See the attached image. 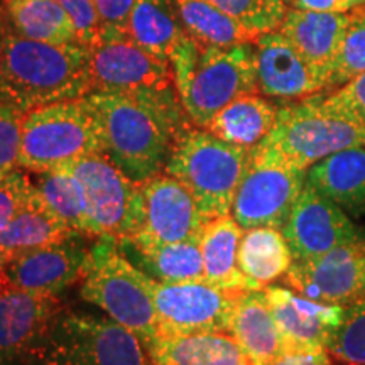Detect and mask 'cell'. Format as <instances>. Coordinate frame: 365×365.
Listing matches in <instances>:
<instances>
[{
  "mask_svg": "<svg viewBox=\"0 0 365 365\" xmlns=\"http://www.w3.org/2000/svg\"><path fill=\"white\" fill-rule=\"evenodd\" d=\"M86 239L91 237L76 234L7 259L0 264L4 289L58 296L81 282L91 249Z\"/></svg>",
  "mask_w": 365,
  "mask_h": 365,
  "instance_id": "cell-12",
  "label": "cell"
},
{
  "mask_svg": "<svg viewBox=\"0 0 365 365\" xmlns=\"http://www.w3.org/2000/svg\"><path fill=\"white\" fill-rule=\"evenodd\" d=\"M118 249L135 267L161 282L205 281L203 255L200 240L176 242L166 245H135L117 240Z\"/></svg>",
  "mask_w": 365,
  "mask_h": 365,
  "instance_id": "cell-23",
  "label": "cell"
},
{
  "mask_svg": "<svg viewBox=\"0 0 365 365\" xmlns=\"http://www.w3.org/2000/svg\"><path fill=\"white\" fill-rule=\"evenodd\" d=\"M254 65L259 95L296 102L325 91V85L281 31L257 36Z\"/></svg>",
  "mask_w": 365,
  "mask_h": 365,
  "instance_id": "cell-18",
  "label": "cell"
},
{
  "mask_svg": "<svg viewBox=\"0 0 365 365\" xmlns=\"http://www.w3.org/2000/svg\"><path fill=\"white\" fill-rule=\"evenodd\" d=\"M257 148L308 171L339 150L365 148V127L323 112L317 93L277 107L276 125Z\"/></svg>",
  "mask_w": 365,
  "mask_h": 365,
  "instance_id": "cell-8",
  "label": "cell"
},
{
  "mask_svg": "<svg viewBox=\"0 0 365 365\" xmlns=\"http://www.w3.org/2000/svg\"><path fill=\"white\" fill-rule=\"evenodd\" d=\"M255 36L277 31L287 6L282 0H210Z\"/></svg>",
  "mask_w": 365,
  "mask_h": 365,
  "instance_id": "cell-33",
  "label": "cell"
},
{
  "mask_svg": "<svg viewBox=\"0 0 365 365\" xmlns=\"http://www.w3.org/2000/svg\"><path fill=\"white\" fill-rule=\"evenodd\" d=\"M31 195H33V180L21 168L0 185V230H4L14 220V217L29 203Z\"/></svg>",
  "mask_w": 365,
  "mask_h": 365,
  "instance_id": "cell-37",
  "label": "cell"
},
{
  "mask_svg": "<svg viewBox=\"0 0 365 365\" xmlns=\"http://www.w3.org/2000/svg\"><path fill=\"white\" fill-rule=\"evenodd\" d=\"M350 19L352 12H313L287 7L282 24L277 29L309 63L325 85V91H328L333 65Z\"/></svg>",
  "mask_w": 365,
  "mask_h": 365,
  "instance_id": "cell-20",
  "label": "cell"
},
{
  "mask_svg": "<svg viewBox=\"0 0 365 365\" xmlns=\"http://www.w3.org/2000/svg\"><path fill=\"white\" fill-rule=\"evenodd\" d=\"M289 9L313 12H354L365 7V0H282Z\"/></svg>",
  "mask_w": 365,
  "mask_h": 365,
  "instance_id": "cell-40",
  "label": "cell"
},
{
  "mask_svg": "<svg viewBox=\"0 0 365 365\" xmlns=\"http://www.w3.org/2000/svg\"><path fill=\"white\" fill-rule=\"evenodd\" d=\"M277 105L259 93L242 95L210 120L207 130L227 143L254 149L276 125Z\"/></svg>",
  "mask_w": 365,
  "mask_h": 365,
  "instance_id": "cell-25",
  "label": "cell"
},
{
  "mask_svg": "<svg viewBox=\"0 0 365 365\" xmlns=\"http://www.w3.org/2000/svg\"><path fill=\"white\" fill-rule=\"evenodd\" d=\"M0 291H4V286H2V282H0Z\"/></svg>",
  "mask_w": 365,
  "mask_h": 365,
  "instance_id": "cell-44",
  "label": "cell"
},
{
  "mask_svg": "<svg viewBox=\"0 0 365 365\" xmlns=\"http://www.w3.org/2000/svg\"><path fill=\"white\" fill-rule=\"evenodd\" d=\"M6 26L26 39L51 44L81 43L75 24L56 0H0Z\"/></svg>",
  "mask_w": 365,
  "mask_h": 365,
  "instance_id": "cell-26",
  "label": "cell"
},
{
  "mask_svg": "<svg viewBox=\"0 0 365 365\" xmlns=\"http://www.w3.org/2000/svg\"><path fill=\"white\" fill-rule=\"evenodd\" d=\"M185 34L176 0H137L127 24V36L135 44L170 61L173 49Z\"/></svg>",
  "mask_w": 365,
  "mask_h": 365,
  "instance_id": "cell-28",
  "label": "cell"
},
{
  "mask_svg": "<svg viewBox=\"0 0 365 365\" xmlns=\"http://www.w3.org/2000/svg\"><path fill=\"white\" fill-rule=\"evenodd\" d=\"M144 223L129 242L135 245H166L200 240L210 222L190 190L175 178L159 173L143 182Z\"/></svg>",
  "mask_w": 365,
  "mask_h": 365,
  "instance_id": "cell-14",
  "label": "cell"
},
{
  "mask_svg": "<svg viewBox=\"0 0 365 365\" xmlns=\"http://www.w3.org/2000/svg\"><path fill=\"white\" fill-rule=\"evenodd\" d=\"M293 261H309L364 234L344 210L304 185L281 228Z\"/></svg>",
  "mask_w": 365,
  "mask_h": 365,
  "instance_id": "cell-16",
  "label": "cell"
},
{
  "mask_svg": "<svg viewBox=\"0 0 365 365\" xmlns=\"http://www.w3.org/2000/svg\"><path fill=\"white\" fill-rule=\"evenodd\" d=\"M176 7L185 33L200 46L232 48L257 39L210 0H176Z\"/></svg>",
  "mask_w": 365,
  "mask_h": 365,
  "instance_id": "cell-30",
  "label": "cell"
},
{
  "mask_svg": "<svg viewBox=\"0 0 365 365\" xmlns=\"http://www.w3.org/2000/svg\"><path fill=\"white\" fill-rule=\"evenodd\" d=\"M83 188L93 237L129 240L144 223L143 185L132 181L102 153H93L65 166Z\"/></svg>",
  "mask_w": 365,
  "mask_h": 365,
  "instance_id": "cell-9",
  "label": "cell"
},
{
  "mask_svg": "<svg viewBox=\"0 0 365 365\" xmlns=\"http://www.w3.org/2000/svg\"><path fill=\"white\" fill-rule=\"evenodd\" d=\"M93 153H102V144L97 118L85 97L41 105L22 117L21 170H59Z\"/></svg>",
  "mask_w": 365,
  "mask_h": 365,
  "instance_id": "cell-7",
  "label": "cell"
},
{
  "mask_svg": "<svg viewBox=\"0 0 365 365\" xmlns=\"http://www.w3.org/2000/svg\"><path fill=\"white\" fill-rule=\"evenodd\" d=\"M252 149L222 140L186 124L178 132L164 171L185 185L208 220L230 215L237 190L247 171Z\"/></svg>",
  "mask_w": 365,
  "mask_h": 365,
  "instance_id": "cell-4",
  "label": "cell"
},
{
  "mask_svg": "<svg viewBox=\"0 0 365 365\" xmlns=\"http://www.w3.org/2000/svg\"><path fill=\"white\" fill-rule=\"evenodd\" d=\"M307 185L344 210L349 217L365 215V148L330 154L307 171Z\"/></svg>",
  "mask_w": 365,
  "mask_h": 365,
  "instance_id": "cell-21",
  "label": "cell"
},
{
  "mask_svg": "<svg viewBox=\"0 0 365 365\" xmlns=\"http://www.w3.org/2000/svg\"><path fill=\"white\" fill-rule=\"evenodd\" d=\"M244 228L232 215L213 218L205 227L202 245L205 281L230 291H254L239 267V245Z\"/></svg>",
  "mask_w": 365,
  "mask_h": 365,
  "instance_id": "cell-24",
  "label": "cell"
},
{
  "mask_svg": "<svg viewBox=\"0 0 365 365\" xmlns=\"http://www.w3.org/2000/svg\"><path fill=\"white\" fill-rule=\"evenodd\" d=\"M91 91L90 48L26 39L6 26L0 58V102L27 112L83 98Z\"/></svg>",
  "mask_w": 365,
  "mask_h": 365,
  "instance_id": "cell-2",
  "label": "cell"
},
{
  "mask_svg": "<svg viewBox=\"0 0 365 365\" xmlns=\"http://www.w3.org/2000/svg\"><path fill=\"white\" fill-rule=\"evenodd\" d=\"M365 71V7L352 12L341 48L333 65L328 91L349 83Z\"/></svg>",
  "mask_w": 365,
  "mask_h": 365,
  "instance_id": "cell-34",
  "label": "cell"
},
{
  "mask_svg": "<svg viewBox=\"0 0 365 365\" xmlns=\"http://www.w3.org/2000/svg\"><path fill=\"white\" fill-rule=\"evenodd\" d=\"M85 98L97 118L102 154L140 185L164 171L178 132L191 124L176 88L98 90Z\"/></svg>",
  "mask_w": 365,
  "mask_h": 365,
  "instance_id": "cell-1",
  "label": "cell"
},
{
  "mask_svg": "<svg viewBox=\"0 0 365 365\" xmlns=\"http://www.w3.org/2000/svg\"><path fill=\"white\" fill-rule=\"evenodd\" d=\"M26 365H150L134 333L112 318L63 309Z\"/></svg>",
  "mask_w": 365,
  "mask_h": 365,
  "instance_id": "cell-6",
  "label": "cell"
},
{
  "mask_svg": "<svg viewBox=\"0 0 365 365\" xmlns=\"http://www.w3.org/2000/svg\"><path fill=\"white\" fill-rule=\"evenodd\" d=\"M228 333L254 365H266L286 352L284 340L264 289L242 291Z\"/></svg>",
  "mask_w": 365,
  "mask_h": 365,
  "instance_id": "cell-22",
  "label": "cell"
},
{
  "mask_svg": "<svg viewBox=\"0 0 365 365\" xmlns=\"http://www.w3.org/2000/svg\"><path fill=\"white\" fill-rule=\"evenodd\" d=\"M319 107L333 117L365 127V71L339 88L322 91Z\"/></svg>",
  "mask_w": 365,
  "mask_h": 365,
  "instance_id": "cell-35",
  "label": "cell"
},
{
  "mask_svg": "<svg viewBox=\"0 0 365 365\" xmlns=\"http://www.w3.org/2000/svg\"><path fill=\"white\" fill-rule=\"evenodd\" d=\"M24 110L17 105L0 102V185L19 170L22 117Z\"/></svg>",
  "mask_w": 365,
  "mask_h": 365,
  "instance_id": "cell-36",
  "label": "cell"
},
{
  "mask_svg": "<svg viewBox=\"0 0 365 365\" xmlns=\"http://www.w3.org/2000/svg\"><path fill=\"white\" fill-rule=\"evenodd\" d=\"M182 110L195 127L207 129L213 117L242 95L259 93L254 43L232 48L182 44L170 59Z\"/></svg>",
  "mask_w": 365,
  "mask_h": 365,
  "instance_id": "cell-3",
  "label": "cell"
},
{
  "mask_svg": "<svg viewBox=\"0 0 365 365\" xmlns=\"http://www.w3.org/2000/svg\"><path fill=\"white\" fill-rule=\"evenodd\" d=\"M33 175V185L41 207L73 234L93 237L83 188L78 180L66 168Z\"/></svg>",
  "mask_w": 365,
  "mask_h": 365,
  "instance_id": "cell-29",
  "label": "cell"
},
{
  "mask_svg": "<svg viewBox=\"0 0 365 365\" xmlns=\"http://www.w3.org/2000/svg\"><path fill=\"white\" fill-rule=\"evenodd\" d=\"M289 245L279 228L257 227L244 230L239 245V267L254 289H264L289 271Z\"/></svg>",
  "mask_w": 365,
  "mask_h": 365,
  "instance_id": "cell-27",
  "label": "cell"
},
{
  "mask_svg": "<svg viewBox=\"0 0 365 365\" xmlns=\"http://www.w3.org/2000/svg\"><path fill=\"white\" fill-rule=\"evenodd\" d=\"M137 0H95L100 19V38L127 36V24Z\"/></svg>",
  "mask_w": 365,
  "mask_h": 365,
  "instance_id": "cell-39",
  "label": "cell"
},
{
  "mask_svg": "<svg viewBox=\"0 0 365 365\" xmlns=\"http://www.w3.org/2000/svg\"><path fill=\"white\" fill-rule=\"evenodd\" d=\"M205 365H254L250 359L242 352L239 344L232 346V349L225 350V352L218 354L212 360H208Z\"/></svg>",
  "mask_w": 365,
  "mask_h": 365,
  "instance_id": "cell-42",
  "label": "cell"
},
{
  "mask_svg": "<svg viewBox=\"0 0 365 365\" xmlns=\"http://www.w3.org/2000/svg\"><path fill=\"white\" fill-rule=\"evenodd\" d=\"M4 29H6V21H4L2 4H0V58H2V39H4Z\"/></svg>",
  "mask_w": 365,
  "mask_h": 365,
  "instance_id": "cell-43",
  "label": "cell"
},
{
  "mask_svg": "<svg viewBox=\"0 0 365 365\" xmlns=\"http://www.w3.org/2000/svg\"><path fill=\"white\" fill-rule=\"evenodd\" d=\"M307 185V170L259 148L252 149L249 168L237 190L232 217L244 230L281 228Z\"/></svg>",
  "mask_w": 365,
  "mask_h": 365,
  "instance_id": "cell-10",
  "label": "cell"
},
{
  "mask_svg": "<svg viewBox=\"0 0 365 365\" xmlns=\"http://www.w3.org/2000/svg\"><path fill=\"white\" fill-rule=\"evenodd\" d=\"M71 235L76 234L68 230L41 207L33 185L29 203L14 217V220L4 230H0V264L26 250L65 240Z\"/></svg>",
  "mask_w": 365,
  "mask_h": 365,
  "instance_id": "cell-31",
  "label": "cell"
},
{
  "mask_svg": "<svg viewBox=\"0 0 365 365\" xmlns=\"http://www.w3.org/2000/svg\"><path fill=\"white\" fill-rule=\"evenodd\" d=\"M158 313L159 335L182 336L200 333H228L237 298L230 291L207 281L150 282ZM230 335V333H228Z\"/></svg>",
  "mask_w": 365,
  "mask_h": 365,
  "instance_id": "cell-11",
  "label": "cell"
},
{
  "mask_svg": "<svg viewBox=\"0 0 365 365\" xmlns=\"http://www.w3.org/2000/svg\"><path fill=\"white\" fill-rule=\"evenodd\" d=\"M327 350L344 365H365V298L345 307L344 322L333 331Z\"/></svg>",
  "mask_w": 365,
  "mask_h": 365,
  "instance_id": "cell-32",
  "label": "cell"
},
{
  "mask_svg": "<svg viewBox=\"0 0 365 365\" xmlns=\"http://www.w3.org/2000/svg\"><path fill=\"white\" fill-rule=\"evenodd\" d=\"M63 309L56 294L0 291V365H26Z\"/></svg>",
  "mask_w": 365,
  "mask_h": 365,
  "instance_id": "cell-17",
  "label": "cell"
},
{
  "mask_svg": "<svg viewBox=\"0 0 365 365\" xmlns=\"http://www.w3.org/2000/svg\"><path fill=\"white\" fill-rule=\"evenodd\" d=\"M75 24L81 44L90 46L100 38V19L95 0H56Z\"/></svg>",
  "mask_w": 365,
  "mask_h": 365,
  "instance_id": "cell-38",
  "label": "cell"
},
{
  "mask_svg": "<svg viewBox=\"0 0 365 365\" xmlns=\"http://www.w3.org/2000/svg\"><path fill=\"white\" fill-rule=\"evenodd\" d=\"M266 365H331V355L327 349L286 350Z\"/></svg>",
  "mask_w": 365,
  "mask_h": 365,
  "instance_id": "cell-41",
  "label": "cell"
},
{
  "mask_svg": "<svg viewBox=\"0 0 365 365\" xmlns=\"http://www.w3.org/2000/svg\"><path fill=\"white\" fill-rule=\"evenodd\" d=\"M286 282L318 303L350 307L365 298V234L309 261H293Z\"/></svg>",
  "mask_w": 365,
  "mask_h": 365,
  "instance_id": "cell-13",
  "label": "cell"
},
{
  "mask_svg": "<svg viewBox=\"0 0 365 365\" xmlns=\"http://www.w3.org/2000/svg\"><path fill=\"white\" fill-rule=\"evenodd\" d=\"M150 282L153 277L125 257L115 239L98 237L90 249L80 294L134 333L148 349L159 336Z\"/></svg>",
  "mask_w": 365,
  "mask_h": 365,
  "instance_id": "cell-5",
  "label": "cell"
},
{
  "mask_svg": "<svg viewBox=\"0 0 365 365\" xmlns=\"http://www.w3.org/2000/svg\"><path fill=\"white\" fill-rule=\"evenodd\" d=\"M91 91L175 88L170 61L135 44L129 36L98 38L90 46Z\"/></svg>",
  "mask_w": 365,
  "mask_h": 365,
  "instance_id": "cell-15",
  "label": "cell"
},
{
  "mask_svg": "<svg viewBox=\"0 0 365 365\" xmlns=\"http://www.w3.org/2000/svg\"><path fill=\"white\" fill-rule=\"evenodd\" d=\"M264 291L286 350L327 349L333 331L344 322L345 307L318 303L282 286H266Z\"/></svg>",
  "mask_w": 365,
  "mask_h": 365,
  "instance_id": "cell-19",
  "label": "cell"
}]
</instances>
